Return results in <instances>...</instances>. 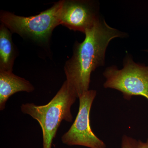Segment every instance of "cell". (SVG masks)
I'll return each mask as SVG.
<instances>
[{
  "label": "cell",
  "instance_id": "cell-1",
  "mask_svg": "<svg viewBox=\"0 0 148 148\" xmlns=\"http://www.w3.org/2000/svg\"><path fill=\"white\" fill-rule=\"evenodd\" d=\"M85 35L82 42H76L73 55L64 67L66 80L73 88L78 98L89 90L92 72L105 65L106 49L111 41L127 36L109 26L101 16Z\"/></svg>",
  "mask_w": 148,
  "mask_h": 148
},
{
  "label": "cell",
  "instance_id": "cell-2",
  "mask_svg": "<svg viewBox=\"0 0 148 148\" xmlns=\"http://www.w3.org/2000/svg\"><path fill=\"white\" fill-rule=\"evenodd\" d=\"M78 98L73 88L66 80L49 103L43 106L23 104L21 112L36 120L42 132L43 148H51L58 127L63 121H73L71 108Z\"/></svg>",
  "mask_w": 148,
  "mask_h": 148
},
{
  "label": "cell",
  "instance_id": "cell-3",
  "mask_svg": "<svg viewBox=\"0 0 148 148\" xmlns=\"http://www.w3.org/2000/svg\"><path fill=\"white\" fill-rule=\"evenodd\" d=\"M61 1L57 2L50 8L35 16H20L14 14L1 11V24L12 33H15L40 44L47 43L54 29L60 25L59 12Z\"/></svg>",
  "mask_w": 148,
  "mask_h": 148
},
{
  "label": "cell",
  "instance_id": "cell-4",
  "mask_svg": "<svg viewBox=\"0 0 148 148\" xmlns=\"http://www.w3.org/2000/svg\"><path fill=\"white\" fill-rule=\"evenodd\" d=\"M103 75L106 79L103 84L105 88L118 90L127 101L134 96H142L148 101V66L135 63L127 55L122 69L110 66Z\"/></svg>",
  "mask_w": 148,
  "mask_h": 148
},
{
  "label": "cell",
  "instance_id": "cell-5",
  "mask_svg": "<svg viewBox=\"0 0 148 148\" xmlns=\"http://www.w3.org/2000/svg\"><path fill=\"white\" fill-rule=\"evenodd\" d=\"M97 91L88 90L80 96L79 109L75 119L69 130L61 137L68 146H80L89 148H106V144L92 132L90 114Z\"/></svg>",
  "mask_w": 148,
  "mask_h": 148
},
{
  "label": "cell",
  "instance_id": "cell-6",
  "mask_svg": "<svg viewBox=\"0 0 148 148\" xmlns=\"http://www.w3.org/2000/svg\"><path fill=\"white\" fill-rule=\"evenodd\" d=\"M98 2L91 0H61L60 25L70 30L86 32L93 27L101 16Z\"/></svg>",
  "mask_w": 148,
  "mask_h": 148
},
{
  "label": "cell",
  "instance_id": "cell-7",
  "mask_svg": "<svg viewBox=\"0 0 148 148\" xmlns=\"http://www.w3.org/2000/svg\"><path fill=\"white\" fill-rule=\"evenodd\" d=\"M29 81L14 75L12 72L0 71V110L5 108L9 98L16 92H28L34 90Z\"/></svg>",
  "mask_w": 148,
  "mask_h": 148
},
{
  "label": "cell",
  "instance_id": "cell-8",
  "mask_svg": "<svg viewBox=\"0 0 148 148\" xmlns=\"http://www.w3.org/2000/svg\"><path fill=\"white\" fill-rule=\"evenodd\" d=\"M16 51L12 33L3 24L0 25V71L12 72Z\"/></svg>",
  "mask_w": 148,
  "mask_h": 148
},
{
  "label": "cell",
  "instance_id": "cell-9",
  "mask_svg": "<svg viewBox=\"0 0 148 148\" xmlns=\"http://www.w3.org/2000/svg\"><path fill=\"white\" fill-rule=\"evenodd\" d=\"M121 148H138V141L124 135L121 139Z\"/></svg>",
  "mask_w": 148,
  "mask_h": 148
},
{
  "label": "cell",
  "instance_id": "cell-10",
  "mask_svg": "<svg viewBox=\"0 0 148 148\" xmlns=\"http://www.w3.org/2000/svg\"><path fill=\"white\" fill-rule=\"evenodd\" d=\"M138 148H148V140L145 143H144L140 140H138Z\"/></svg>",
  "mask_w": 148,
  "mask_h": 148
},
{
  "label": "cell",
  "instance_id": "cell-11",
  "mask_svg": "<svg viewBox=\"0 0 148 148\" xmlns=\"http://www.w3.org/2000/svg\"><path fill=\"white\" fill-rule=\"evenodd\" d=\"M147 52H148V50H147Z\"/></svg>",
  "mask_w": 148,
  "mask_h": 148
}]
</instances>
